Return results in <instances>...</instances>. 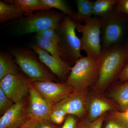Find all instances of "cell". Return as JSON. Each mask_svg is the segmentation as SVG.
Segmentation results:
<instances>
[{
  "label": "cell",
  "instance_id": "20",
  "mask_svg": "<svg viewBox=\"0 0 128 128\" xmlns=\"http://www.w3.org/2000/svg\"><path fill=\"white\" fill-rule=\"evenodd\" d=\"M117 0H97L93 2V14L95 16H103L113 9Z\"/></svg>",
  "mask_w": 128,
  "mask_h": 128
},
{
  "label": "cell",
  "instance_id": "3",
  "mask_svg": "<svg viewBox=\"0 0 128 128\" xmlns=\"http://www.w3.org/2000/svg\"><path fill=\"white\" fill-rule=\"evenodd\" d=\"M101 18L102 22L101 36L102 51L121 44L128 32V16L116 8Z\"/></svg>",
  "mask_w": 128,
  "mask_h": 128
},
{
  "label": "cell",
  "instance_id": "6",
  "mask_svg": "<svg viewBox=\"0 0 128 128\" xmlns=\"http://www.w3.org/2000/svg\"><path fill=\"white\" fill-rule=\"evenodd\" d=\"M82 25L77 22L76 30L82 34L80 38L82 50L87 56L98 58L102 52L101 44V30L102 20L101 17L94 16L84 22Z\"/></svg>",
  "mask_w": 128,
  "mask_h": 128
},
{
  "label": "cell",
  "instance_id": "33",
  "mask_svg": "<svg viewBox=\"0 0 128 128\" xmlns=\"http://www.w3.org/2000/svg\"><path fill=\"white\" fill-rule=\"evenodd\" d=\"M124 48L126 50V57H127V64H128V37L127 41L126 43L124 44Z\"/></svg>",
  "mask_w": 128,
  "mask_h": 128
},
{
  "label": "cell",
  "instance_id": "4",
  "mask_svg": "<svg viewBox=\"0 0 128 128\" xmlns=\"http://www.w3.org/2000/svg\"><path fill=\"white\" fill-rule=\"evenodd\" d=\"M20 69L30 81H54L56 76L37 58L33 50L22 48L10 50Z\"/></svg>",
  "mask_w": 128,
  "mask_h": 128
},
{
  "label": "cell",
  "instance_id": "34",
  "mask_svg": "<svg viewBox=\"0 0 128 128\" xmlns=\"http://www.w3.org/2000/svg\"><path fill=\"white\" fill-rule=\"evenodd\" d=\"M124 116L127 121H128V108L123 112Z\"/></svg>",
  "mask_w": 128,
  "mask_h": 128
},
{
  "label": "cell",
  "instance_id": "27",
  "mask_svg": "<svg viewBox=\"0 0 128 128\" xmlns=\"http://www.w3.org/2000/svg\"><path fill=\"white\" fill-rule=\"evenodd\" d=\"M104 115L96 121L90 122L89 121H82L78 124V128H102L104 119Z\"/></svg>",
  "mask_w": 128,
  "mask_h": 128
},
{
  "label": "cell",
  "instance_id": "1",
  "mask_svg": "<svg viewBox=\"0 0 128 128\" xmlns=\"http://www.w3.org/2000/svg\"><path fill=\"white\" fill-rule=\"evenodd\" d=\"M99 75L96 83L98 90L104 89L114 80L127 65L124 44H121L102 51Z\"/></svg>",
  "mask_w": 128,
  "mask_h": 128
},
{
  "label": "cell",
  "instance_id": "18",
  "mask_svg": "<svg viewBox=\"0 0 128 128\" xmlns=\"http://www.w3.org/2000/svg\"><path fill=\"white\" fill-rule=\"evenodd\" d=\"M20 70L11 56L6 53H0V80L6 76L19 73Z\"/></svg>",
  "mask_w": 128,
  "mask_h": 128
},
{
  "label": "cell",
  "instance_id": "26",
  "mask_svg": "<svg viewBox=\"0 0 128 128\" xmlns=\"http://www.w3.org/2000/svg\"><path fill=\"white\" fill-rule=\"evenodd\" d=\"M15 103L13 101L8 97L4 92L0 88V116Z\"/></svg>",
  "mask_w": 128,
  "mask_h": 128
},
{
  "label": "cell",
  "instance_id": "31",
  "mask_svg": "<svg viewBox=\"0 0 128 128\" xmlns=\"http://www.w3.org/2000/svg\"><path fill=\"white\" fill-rule=\"evenodd\" d=\"M118 78L122 81H126L128 80V64L121 72Z\"/></svg>",
  "mask_w": 128,
  "mask_h": 128
},
{
  "label": "cell",
  "instance_id": "8",
  "mask_svg": "<svg viewBox=\"0 0 128 128\" xmlns=\"http://www.w3.org/2000/svg\"><path fill=\"white\" fill-rule=\"evenodd\" d=\"M30 80L19 72L8 75L0 80V88L15 103L25 100L29 95Z\"/></svg>",
  "mask_w": 128,
  "mask_h": 128
},
{
  "label": "cell",
  "instance_id": "24",
  "mask_svg": "<svg viewBox=\"0 0 128 128\" xmlns=\"http://www.w3.org/2000/svg\"><path fill=\"white\" fill-rule=\"evenodd\" d=\"M46 6L50 9L55 8L61 11L65 16L71 17L74 13L69 7L66 2L62 0H42Z\"/></svg>",
  "mask_w": 128,
  "mask_h": 128
},
{
  "label": "cell",
  "instance_id": "7",
  "mask_svg": "<svg viewBox=\"0 0 128 128\" xmlns=\"http://www.w3.org/2000/svg\"><path fill=\"white\" fill-rule=\"evenodd\" d=\"M64 14L54 10L36 12L31 16L25 17L12 22H18L21 34L37 33L57 27L64 18Z\"/></svg>",
  "mask_w": 128,
  "mask_h": 128
},
{
  "label": "cell",
  "instance_id": "19",
  "mask_svg": "<svg viewBox=\"0 0 128 128\" xmlns=\"http://www.w3.org/2000/svg\"><path fill=\"white\" fill-rule=\"evenodd\" d=\"M111 92L110 96L123 112L128 108V80Z\"/></svg>",
  "mask_w": 128,
  "mask_h": 128
},
{
  "label": "cell",
  "instance_id": "11",
  "mask_svg": "<svg viewBox=\"0 0 128 128\" xmlns=\"http://www.w3.org/2000/svg\"><path fill=\"white\" fill-rule=\"evenodd\" d=\"M86 90L81 92L74 91L55 104L52 110L62 109L66 112L67 114L80 118L86 113Z\"/></svg>",
  "mask_w": 128,
  "mask_h": 128
},
{
  "label": "cell",
  "instance_id": "30",
  "mask_svg": "<svg viewBox=\"0 0 128 128\" xmlns=\"http://www.w3.org/2000/svg\"><path fill=\"white\" fill-rule=\"evenodd\" d=\"M35 128H60L50 121H41L37 122Z\"/></svg>",
  "mask_w": 128,
  "mask_h": 128
},
{
  "label": "cell",
  "instance_id": "29",
  "mask_svg": "<svg viewBox=\"0 0 128 128\" xmlns=\"http://www.w3.org/2000/svg\"><path fill=\"white\" fill-rule=\"evenodd\" d=\"M116 5L118 10L128 16V0H117Z\"/></svg>",
  "mask_w": 128,
  "mask_h": 128
},
{
  "label": "cell",
  "instance_id": "22",
  "mask_svg": "<svg viewBox=\"0 0 128 128\" xmlns=\"http://www.w3.org/2000/svg\"><path fill=\"white\" fill-rule=\"evenodd\" d=\"M35 41L36 44L40 48L46 50L52 56L58 58L62 59L66 61L64 53L59 47L49 42L38 38H35Z\"/></svg>",
  "mask_w": 128,
  "mask_h": 128
},
{
  "label": "cell",
  "instance_id": "28",
  "mask_svg": "<svg viewBox=\"0 0 128 128\" xmlns=\"http://www.w3.org/2000/svg\"><path fill=\"white\" fill-rule=\"evenodd\" d=\"M78 124L75 116L70 115L66 117L60 128H78Z\"/></svg>",
  "mask_w": 128,
  "mask_h": 128
},
{
  "label": "cell",
  "instance_id": "5",
  "mask_svg": "<svg viewBox=\"0 0 128 128\" xmlns=\"http://www.w3.org/2000/svg\"><path fill=\"white\" fill-rule=\"evenodd\" d=\"M76 26L77 22L70 17L65 16L56 28L66 60L75 62L82 56L81 42L76 32Z\"/></svg>",
  "mask_w": 128,
  "mask_h": 128
},
{
  "label": "cell",
  "instance_id": "12",
  "mask_svg": "<svg viewBox=\"0 0 128 128\" xmlns=\"http://www.w3.org/2000/svg\"><path fill=\"white\" fill-rule=\"evenodd\" d=\"M28 98L15 103L0 118V128H20L27 121V106Z\"/></svg>",
  "mask_w": 128,
  "mask_h": 128
},
{
  "label": "cell",
  "instance_id": "10",
  "mask_svg": "<svg viewBox=\"0 0 128 128\" xmlns=\"http://www.w3.org/2000/svg\"><path fill=\"white\" fill-rule=\"evenodd\" d=\"M52 108L48 104L30 81L29 93L27 111L28 119L38 122L50 121V116Z\"/></svg>",
  "mask_w": 128,
  "mask_h": 128
},
{
  "label": "cell",
  "instance_id": "17",
  "mask_svg": "<svg viewBox=\"0 0 128 128\" xmlns=\"http://www.w3.org/2000/svg\"><path fill=\"white\" fill-rule=\"evenodd\" d=\"M77 11L71 18L76 22L80 23L92 17L93 2L89 0H76Z\"/></svg>",
  "mask_w": 128,
  "mask_h": 128
},
{
  "label": "cell",
  "instance_id": "23",
  "mask_svg": "<svg viewBox=\"0 0 128 128\" xmlns=\"http://www.w3.org/2000/svg\"><path fill=\"white\" fill-rule=\"evenodd\" d=\"M57 27L50 28L36 33L35 38L49 42L60 48L59 39L56 31Z\"/></svg>",
  "mask_w": 128,
  "mask_h": 128
},
{
  "label": "cell",
  "instance_id": "14",
  "mask_svg": "<svg viewBox=\"0 0 128 128\" xmlns=\"http://www.w3.org/2000/svg\"><path fill=\"white\" fill-rule=\"evenodd\" d=\"M88 105V121H96L108 111L114 110V105L110 102L100 97H96L89 101Z\"/></svg>",
  "mask_w": 128,
  "mask_h": 128
},
{
  "label": "cell",
  "instance_id": "2",
  "mask_svg": "<svg viewBox=\"0 0 128 128\" xmlns=\"http://www.w3.org/2000/svg\"><path fill=\"white\" fill-rule=\"evenodd\" d=\"M102 58H96L90 56H82L76 62L66 83L71 86L74 91L86 90L93 82L98 78Z\"/></svg>",
  "mask_w": 128,
  "mask_h": 128
},
{
  "label": "cell",
  "instance_id": "21",
  "mask_svg": "<svg viewBox=\"0 0 128 128\" xmlns=\"http://www.w3.org/2000/svg\"><path fill=\"white\" fill-rule=\"evenodd\" d=\"M105 128H128V121L123 112H112L108 117Z\"/></svg>",
  "mask_w": 128,
  "mask_h": 128
},
{
  "label": "cell",
  "instance_id": "9",
  "mask_svg": "<svg viewBox=\"0 0 128 128\" xmlns=\"http://www.w3.org/2000/svg\"><path fill=\"white\" fill-rule=\"evenodd\" d=\"M30 82L52 108L55 104L74 92L73 88L66 83L52 81Z\"/></svg>",
  "mask_w": 128,
  "mask_h": 128
},
{
  "label": "cell",
  "instance_id": "13",
  "mask_svg": "<svg viewBox=\"0 0 128 128\" xmlns=\"http://www.w3.org/2000/svg\"><path fill=\"white\" fill-rule=\"evenodd\" d=\"M31 48L36 54L40 62L60 79H64L70 72L71 68L65 60L52 56L36 44L32 45Z\"/></svg>",
  "mask_w": 128,
  "mask_h": 128
},
{
  "label": "cell",
  "instance_id": "32",
  "mask_svg": "<svg viewBox=\"0 0 128 128\" xmlns=\"http://www.w3.org/2000/svg\"><path fill=\"white\" fill-rule=\"evenodd\" d=\"M37 122L32 119H28L27 121L20 128H35Z\"/></svg>",
  "mask_w": 128,
  "mask_h": 128
},
{
  "label": "cell",
  "instance_id": "25",
  "mask_svg": "<svg viewBox=\"0 0 128 128\" xmlns=\"http://www.w3.org/2000/svg\"><path fill=\"white\" fill-rule=\"evenodd\" d=\"M66 114V112L62 109H53L50 113V122L58 126L64 123Z\"/></svg>",
  "mask_w": 128,
  "mask_h": 128
},
{
  "label": "cell",
  "instance_id": "15",
  "mask_svg": "<svg viewBox=\"0 0 128 128\" xmlns=\"http://www.w3.org/2000/svg\"><path fill=\"white\" fill-rule=\"evenodd\" d=\"M5 2L18 6L23 12L26 17L31 16L36 11L50 10V8L42 2V0H6Z\"/></svg>",
  "mask_w": 128,
  "mask_h": 128
},
{
  "label": "cell",
  "instance_id": "16",
  "mask_svg": "<svg viewBox=\"0 0 128 128\" xmlns=\"http://www.w3.org/2000/svg\"><path fill=\"white\" fill-rule=\"evenodd\" d=\"M23 12L20 8L13 4L0 1V23L15 21L24 18Z\"/></svg>",
  "mask_w": 128,
  "mask_h": 128
}]
</instances>
